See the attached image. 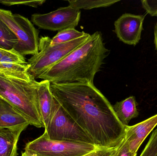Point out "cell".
Returning a JSON list of instances; mask_svg holds the SVG:
<instances>
[{
  "mask_svg": "<svg viewBox=\"0 0 157 156\" xmlns=\"http://www.w3.org/2000/svg\"><path fill=\"white\" fill-rule=\"evenodd\" d=\"M51 91L65 111L99 148L120 144L126 126L119 121L113 105L90 82L51 83Z\"/></svg>",
  "mask_w": 157,
  "mask_h": 156,
  "instance_id": "cell-1",
  "label": "cell"
},
{
  "mask_svg": "<svg viewBox=\"0 0 157 156\" xmlns=\"http://www.w3.org/2000/svg\"><path fill=\"white\" fill-rule=\"evenodd\" d=\"M109 50L100 32L90 35L83 45L69 54L38 79L50 83H67L90 82L100 71Z\"/></svg>",
  "mask_w": 157,
  "mask_h": 156,
  "instance_id": "cell-2",
  "label": "cell"
},
{
  "mask_svg": "<svg viewBox=\"0 0 157 156\" xmlns=\"http://www.w3.org/2000/svg\"><path fill=\"white\" fill-rule=\"evenodd\" d=\"M39 82L35 79L28 82L0 73V99L16 109L30 125L44 128L39 103Z\"/></svg>",
  "mask_w": 157,
  "mask_h": 156,
  "instance_id": "cell-3",
  "label": "cell"
},
{
  "mask_svg": "<svg viewBox=\"0 0 157 156\" xmlns=\"http://www.w3.org/2000/svg\"><path fill=\"white\" fill-rule=\"evenodd\" d=\"M90 36L86 33L84 36L73 41L54 46L51 45L52 39L49 37H41L39 41L38 52L28 60L29 72L36 79L38 78L83 45Z\"/></svg>",
  "mask_w": 157,
  "mask_h": 156,
  "instance_id": "cell-4",
  "label": "cell"
},
{
  "mask_svg": "<svg viewBox=\"0 0 157 156\" xmlns=\"http://www.w3.org/2000/svg\"><path fill=\"white\" fill-rule=\"evenodd\" d=\"M45 129L43 134L50 140L94 145L90 137L56 99L54 113Z\"/></svg>",
  "mask_w": 157,
  "mask_h": 156,
  "instance_id": "cell-5",
  "label": "cell"
},
{
  "mask_svg": "<svg viewBox=\"0 0 157 156\" xmlns=\"http://www.w3.org/2000/svg\"><path fill=\"white\" fill-rule=\"evenodd\" d=\"M0 20L13 32L18 39L14 49L23 56L37 54L39 33L31 21L9 10L0 9Z\"/></svg>",
  "mask_w": 157,
  "mask_h": 156,
  "instance_id": "cell-6",
  "label": "cell"
},
{
  "mask_svg": "<svg viewBox=\"0 0 157 156\" xmlns=\"http://www.w3.org/2000/svg\"><path fill=\"white\" fill-rule=\"evenodd\" d=\"M99 148L90 144L53 141L43 134L27 143L25 150L37 156H83Z\"/></svg>",
  "mask_w": 157,
  "mask_h": 156,
  "instance_id": "cell-7",
  "label": "cell"
},
{
  "mask_svg": "<svg viewBox=\"0 0 157 156\" xmlns=\"http://www.w3.org/2000/svg\"><path fill=\"white\" fill-rule=\"evenodd\" d=\"M80 10L69 5L48 13L34 14L31 20L40 29L59 32L76 27L80 20Z\"/></svg>",
  "mask_w": 157,
  "mask_h": 156,
  "instance_id": "cell-8",
  "label": "cell"
},
{
  "mask_svg": "<svg viewBox=\"0 0 157 156\" xmlns=\"http://www.w3.org/2000/svg\"><path fill=\"white\" fill-rule=\"evenodd\" d=\"M145 16L123 14L114 22L117 37L125 44L135 46L141 39Z\"/></svg>",
  "mask_w": 157,
  "mask_h": 156,
  "instance_id": "cell-9",
  "label": "cell"
},
{
  "mask_svg": "<svg viewBox=\"0 0 157 156\" xmlns=\"http://www.w3.org/2000/svg\"><path fill=\"white\" fill-rule=\"evenodd\" d=\"M157 125V114L132 126H126L124 139L132 153L137 151L145 139Z\"/></svg>",
  "mask_w": 157,
  "mask_h": 156,
  "instance_id": "cell-10",
  "label": "cell"
},
{
  "mask_svg": "<svg viewBox=\"0 0 157 156\" xmlns=\"http://www.w3.org/2000/svg\"><path fill=\"white\" fill-rule=\"evenodd\" d=\"M50 83L48 80L41 81L37 88L40 110L45 128L51 120L55 109V99L51 91Z\"/></svg>",
  "mask_w": 157,
  "mask_h": 156,
  "instance_id": "cell-11",
  "label": "cell"
},
{
  "mask_svg": "<svg viewBox=\"0 0 157 156\" xmlns=\"http://www.w3.org/2000/svg\"><path fill=\"white\" fill-rule=\"evenodd\" d=\"M29 125V122L16 109L0 99V128L27 127Z\"/></svg>",
  "mask_w": 157,
  "mask_h": 156,
  "instance_id": "cell-12",
  "label": "cell"
},
{
  "mask_svg": "<svg viewBox=\"0 0 157 156\" xmlns=\"http://www.w3.org/2000/svg\"><path fill=\"white\" fill-rule=\"evenodd\" d=\"M26 128H0V156L17 155V144L19 136Z\"/></svg>",
  "mask_w": 157,
  "mask_h": 156,
  "instance_id": "cell-13",
  "label": "cell"
},
{
  "mask_svg": "<svg viewBox=\"0 0 157 156\" xmlns=\"http://www.w3.org/2000/svg\"><path fill=\"white\" fill-rule=\"evenodd\" d=\"M137 105L135 97L132 96L121 101L117 102L113 108L119 121L124 125L128 126L130 121L139 115Z\"/></svg>",
  "mask_w": 157,
  "mask_h": 156,
  "instance_id": "cell-14",
  "label": "cell"
},
{
  "mask_svg": "<svg viewBox=\"0 0 157 156\" xmlns=\"http://www.w3.org/2000/svg\"><path fill=\"white\" fill-rule=\"evenodd\" d=\"M29 68L28 63L21 64L0 62V73L10 78L28 82L35 79L29 72Z\"/></svg>",
  "mask_w": 157,
  "mask_h": 156,
  "instance_id": "cell-15",
  "label": "cell"
},
{
  "mask_svg": "<svg viewBox=\"0 0 157 156\" xmlns=\"http://www.w3.org/2000/svg\"><path fill=\"white\" fill-rule=\"evenodd\" d=\"M120 1V0H71L68 1V2L69 5L80 10L109 7Z\"/></svg>",
  "mask_w": 157,
  "mask_h": 156,
  "instance_id": "cell-16",
  "label": "cell"
},
{
  "mask_svg": "<svg viewBox=\"0 0 157 156\" xmlns=\"http://www.w3.org/2000/svg\"><path fill=\"white\" fill-rule=\"evenodd\" d=\"M18 42L15 35L0 20V49L6 50L14 49Z\"/></svg>",
  "mask_w": 157,
  "mask_h": 156,
  "instance_id": "cell-17",
  "label": "cell"
},
{
  "mask_svg": "<svg viewBox=\"0 0 157 156\" xmlns=\"http://www.w3.org/2000/svg\"><path fill=\"white\" fill-rule=\"evenodd\" d=\"M86 33L84 31L79 32L75 28H68L59 31L52 39L51 45L54 46L73 41L84 36Z\"/></svg>",
  "mask_w": 157,
  "mask_h": 156,
  "instance_id": "cell-18",
  "label": "cell"
},
{
  "mask_svg": "<svg viewBox=\"0 0 157 156\" xmlns=\"http://www.w3.org/2000/svg\"><path fill=\"white\" fill-rule=\"evenodd\" d=\"M0 62L21 64L28 63L24 56L17 52L14 49L8 50L1 59Z\"/></svg>",
  "mask_w": 157,
  "mask_h": 156,
  "instance_id": "cell-19",
  "label": "cell"
},
{
  "mask_svg": "<svg viewBox=\"0 0 157 156\" xmlns=\"http://www.w3.org/2000/svg\"><path fill=\"white\" fill-rule=\"evenodd\" d=\"M140 156H157V128L152 133Z\"/></svg>",
  "mask_w": 157,
  "mask_h": 156,
  "instance_id": "cell-20",
  "label": "cell"
},
{
  "mask_svg": "<svg viewBox=\"0 0 157 156\" xmlns=\"http://www.w3.org/2000/svg\"><path fill=\"white\" fill-rule=\"evenodd\" d=\"M112 156H137L132 153L129 148L128 143L124 138L117 146L114 153Z\"/></svg>",
  "mask_w": 157,
  "mask_h": 156,
  "instance_id": "cell-21",
  "label": "cell"
},
{
  "mask_svg": "<svg viewBox=\"0 0 157 156\" xmlns=\"http://www.w3.org/2000/svg\"><path fill=\"white\" fill-rule=\"evenodd\" d=\"M46 2L45 0L42 1H0V3L6 5H24L34 7H37L42 5Z\"/></svg>",
  "mask_w": 157,
  "mask_h": 156,
  "instance_id": "cell-22",
  "label": "cell"
},
{
  "mask_svg": "<svg viewBox=\"0 0 157 156\" xmlns=\"http://www.w3.org/2000/svg\"><path fill=\"white\" fill-rule=\"evenodd\" d=\"M142 6L151 16L157 17V1H141Z\"/></svg>",
  "mask_w": 157,
  "mask_h": 156,
  "instance_id": "cell-23",
  "label": "cell"
},
{
  "mask_svg": "<svg viewBox=\"0 0 157 156\" xmlns=\"http://www.w3.org/2000/svg\"><path fill=\"white\" fill-rule=\"evenodd\" d=\"M117 146L113 148H99L83 156H112L116 150Z\"/></svg>",
  "mask_w": 157,
  "mask_h": 156,
  "instance_id": "cell-24",
  "label": "cell"
},
{
  "mask_svg": "<svg viewBox=\"0 0 157 156\" xmlns=\"http://www.w3.org/2000/svg\"><path fill=\"white\" fill-rule=\"evenodd\" d=\"M154 34H155V38H154V42H155V46L156 50L157 53V21L155 24V29H154Z\"/></svg>",
  "mask_w": 157,
  "mask_h": 156,
  "instance_id": "cell-25",
  "label": "cell"
},
{
  "mask_svg": "<svg viewBox=\"0 0 157 156\" xmlns=\"http://www.w3.org/2000/svg\"><path fill=\"white\" fill-rule=\"evenodd\" d=\"M22 156H37L34 154H31V153H29V152L25 151L24 153H22Z\"/></svg>",
  "mask_w": 157,
  "mask_h": 156,
  "instance_id": "cell-26",
  "label": "cell"
},
{
  "mask_svg": "<svg viewBox=\"0 0 157 156\" xmlns=\"http://www.w3.org/2000/svg\"><path fill=\"white\" fill-rule=\"evenodd\" d=\"M8 50H4V49H0V60H1V59L2 57L6 53V52Z\"/></svg>",
  "mask_w": 157,
  "mask_h": 156,
  "instance_id": "cell-27",
  "label": "cell"
}]
</instances>
